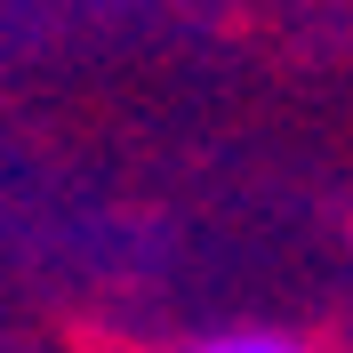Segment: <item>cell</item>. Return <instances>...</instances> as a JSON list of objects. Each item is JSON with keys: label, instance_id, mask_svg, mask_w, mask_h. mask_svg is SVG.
<instances>
[{"label": "cell", "instance_id": "cell-1", "mask_svg": "<svg viewBox=\"0 0 353 353\" xmlns=\"http://www.w3.org/2000/svg\"><path fill=\"white\" fill-rule=\"evenodd\" d=\"M185 353H305V345L281 337V330H225V337H201V345H185Z\"/></svg>", "mask_w": 353, "mask_h": 353}]
</instances>
